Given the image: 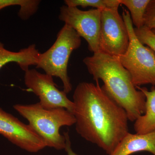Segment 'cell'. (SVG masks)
<instances>
[{"mask_svg":"<svg viewBox=\"0 0 155 155\" xmlns=\"http://www.w3.org/2000/svg\"><path fill=\"white\" fill-rule=\"evenodd\" d=\"M96 84L82 82L74 91L75 129L110 155L128 132L126 111Z\"/></svg>","mask_w":155,"mask_h":155,"instance_id":"cell-1","label":"cell"},{"mask_svg":"<svg viewBox=\"0 0 155 155\" xmlns=\"http://www.w3.org/2000/svg\"><path fill=\"white\" fill-rule=\"evenodd\" d=\"M83 62L94 80H101L103 89L126 111L129 121L134 122L144 114V94L134 86L130 73L116 58L99 52Z\"/></svg>","mask_w":155,"mask_h":155,"instance_id":"cell-2","label":"cell"},{"mask_svg":"<svg viewBox=\"0 0 155 155\" xmlns=\"http://www.w3.org/2000/svg\"><path fill=\"white\" fill-rule=\"evenodd\" d=\"M13 107L28 121V125L43 139L47 147L58 150L65 149L66 139L60 134V129L63 126L75 125L72 113L64 108L45 109L39 102L16 104Z\"/></svg>","mask_w":155,"mask_h":155,"instance_id":"cell-3","label":"cell"},{"mask_svg":"<svg viewBox=\"0 0 155 155\" xmlns=\"http://www.w3.org/2000/svg\"><path fill=\"white\" fill-rule=\"evenodd\" d=\"M81 38L74 29L65 24L57 35L53 45L43 53H40L36 66L48 74L59 78L64 85V91L68 94L72 86L68 76L67 67L72 52L81 45Z\"/></svg>","mask_w":155,"mask_h":155,"instance_id":"cell-4","label":"cell"},{"mask_svg":"<svg viewBox=\"0 0 155 155\" xmlns=\"http://www.w3.org/2000/svg\"><path fill=\"white\" fill-rule=\"evenodd\" d=\"M122 17L129 37L126 52L116 58L130 73L135 87L151 84L155 87V54L138 40L129 11L123 8Z\"/></svg>","mask_w":155,"mask_h":155,"instance_id":"cell-5","label":"cell"},{"mask_svg":"<svg viewBox=\"0 0 155 155\" xmlns=\"http://www.w3.org/2000/svg\"><path fill=\"white\" fill-rule=\"evenodd\" d=\"M129 37L118 8L102 10L99 39L100 52L117 58L128 48Z\"/></svg>","mask_w":155,"mask_h":155,"instance_id":"cell-6","label":"cell"},{"mask_svg":"<svg viewBox=\"0 0 155 155\" xmlns=\"http://www.w3.org/2000/svg\"><path fill=\"white\" fill-rule=\"evenodd\" d=\"M101 10L92 9L82 11L77 7L63 5L60 8L59 19L74 29L88 44L89 51L99 52V39Z\"/></svg>","mask_w":155,"mask_h":155,"instance_id":"cell-7","label":"cell"},{"mask_svg":"<svg viewBox=\"0 0 155 155\" xmlns=\"http://www.w3.org/2000/svg\"><path fill=\"white\" fill-rule=\"evenodd\" d=\"M25 72V86L38 97L39 103L43 107L47 109L64 108L73 114L74 103L68 98L64 91L58 88L52 76L40 73L35 69H29Z\"/></svg>","mask_w":155,"mask_h":155,"instance_id":"cell-8","label":"cell"},{"mask_svg":"<svg viewBox=\"0 0 155 155\" xmlns=\"http://www.w3.org/2000/svg\"><path fill=\"white\" fill-rule=\"evenodd\" d=\"M0 134L28 152H38L47 147L44 140L30 125L23 123L1 107Z\"/></svg>","mask_w":155,"mask_h":155,"instance_id":"cell-9","label":"cell"},{"mask_svg":"<svg viewBox=\"0 0 155 155\" xmlns=\"http://www.w3.org/2000/svg\"><path fill=\"white\" fill-rule=\"evenodd\" d=\"M142 151L155 155V130L144 134L127 133L110 155H130Z\"/></svg>","mask_w":155,"mask_h":155,"instance_id":"cell-10","label":"cell"},{"mask_svg":"<svg viewBox=\"0 0 155 155\" xmlns=\"http://www.w3.org/2000/svg\"><path fill=\"white\" fill-rule=\"evenodd\" d=\"M40 54L35 44L14 52L6 49L0 41V70L6 64L14 62L25 72L30 66H36Z\"/></svg>","mask_w":155,"mask_h":155,"instance_id":"cell-11","label":"cell"},{"mask_svg":"<svg viewBox=\"0 0 155 155\" xmlns=\"http://www.w3.org/2000/svg\"><path fill=\"white\" fill-rule=\"evenodd\" d=\"M144 94L146 97L145 111L134 121L136 133L144 134L155 130V87L149 91L145 87H136Z\"/></svg>","mask_w":155,"mask_h":155,"instance_id":"cell-12","label":"cell"},{"mask_svg":"<svg viewBox=\"0 0 155 155\" xmlns=\"http://www.w3.org/2000/svg\"><path fill=\"white\" fill-rule=\"evenodd\" d=\"M129 10L133 25L140 28L144 25V17L150 0H120Z\"/></svg>","mask_w":155,"mask_h":155,"instance_id":"cell-13","label":"cell"},{"mask_svg":"<svg viewBox=\"0 0 155 155\" xmlns=\"http://www.w3.org/2000/svg\"><path fill=\"white\" fill-rule=\"evenodd\" d=\"M40 3L39 0H0V11L10 6H19L18 16L26 20L36 13Z\"/></svg>","mask_w":155,"mask_h":155,"instance_id":"cell-14","label":"cell"},{"mask_svg":"<svg viewBox=\"0 0 155 155\" xmlns=\"http://www.w3.org/2000/svg\"><path fill=\"white\" fill-rule=\"evenodd\" d=\"M64 2L65 5L68 7L78 8L80 6L83 8L91 7L101 10L119 8L121 5L120 0H65Z\"/></svg>","mask_w":155,"mask_h":155,"instance_id":"cell-15","label":"cell"},{"mask_svg":"<svg viewBox=\"0 0 155 155\" xmlns=\"http://www.w3.org/2000/svg\"><path fill=\"white\" fill-rule=\"evenodd\" d=\"M134 31L140 42L150 48L155 54V34L152 30L143 26L140 28H134Z\"/></svg>","mask_w":155,"mask_h":155,"instance_id":"cell-16","label":"cell"},{"mask_svg":"<svg viewBox=\"0 0 155 155\" xmlns=\"http://www.w3.org/2000/svg\"><path fill=\"white\" fill-rule=\"evenodd\" d=\"M143 26L151 30L155 29V0H150L144 15Z\"/></svg>","mask_w":155,"mask_h":155,"instance_id":"cell-17","label":"cell"},{"mask_svg":"<svg viewBox=\"0 0 155 155\" xmlns=\"http://www.w3.org/2000/svg\"><path fill=\"white\" fill-rule=\"evenodd\" d=\"M64 135L66 139V146L65 149L68 155H78L73 151L71 148V143L70 141V137H69V132H64Z\"/></svg>","mask_w":155,"mask_h":155,"instance_id":"cell-18","label":"cell"},{"mask_svg":"<svg viewBox=\"0 0 155 155\" xmlns=\"http://www.w3.org/2000/svg\"><path fill=\"white\" fill-rule=\"evenodd\" d=\"M152 30V31H153V33H154L155 34V29H153V30Z\"/></svg>","mask_w":155,"mask_h":155,"instance_id":"cell-19","label":"cell"}]
</instances>
